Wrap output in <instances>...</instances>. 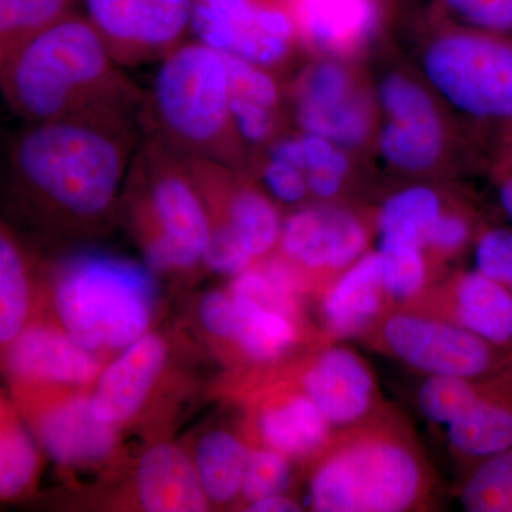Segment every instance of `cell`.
I'll return each mask as SVG.
<instances>
[{
    "label": "cell",
    "mask_w": 512,
    "mask_h": 512,
    "mask_svg": "<svg viewBox=\"0 0 512 512\" xmlns=\"http://www.w3.org/2000/svg\"><path fill=\"white\" fill-rule=\"evenodd\" d=\"M124 69L90 19L77 12L0 63V87L25 124L138 126L146 92Z\"/></svg>",
    "instance_id": "cell-1"
},
{
    "label": "cell",
    "mask_w": 512,
    "mask_h": 512,
    "mask_svg": "<svg viewBox=\"0 0 512 512\" xmlns=\"http://www.w3.org/2000/svg\"><path fill=\"white\" fill-rule=\"evenodd\" d=\"M309 507L318 512H427L439 507L436 470L413 424L392 404L336 430L318 454Z\"/></svg>",
    "instance_id": "cell-2"
},
{
    "label": "cell",
    "mask_w": 512,
    "mask_h": 512,
    "mask_svg": "<svg viewBox=\"0 0 512 512\" xmlns=\"http://www.w3.org/2000/svg\"><path fill=\"white\" fill-rule=\"evenodd\" d=\"M137 126L25 124L8 148L9 175L23 194L74 221L113 208L136 153Z\"/></svg>",
    "instance_id": "cell-3"
},
{
    "label": "cell",
    "mask_w": 512,
    "mask_h": 512,
    "mask_svg": "<svg viewBox=\"0 0 512 512\" xmlns=\"http://www.w3.org/2000/svg\"><path fill=\"white\" fill-rule=\"evenodd\" d=\"M138 126L181 157L249 171L251 156L232 113L227 55L200 40L161 60Z\"/></svg>",
    "instance_id": "cell-4"
},
{
    "label": "cell",
    "mask_w": 512,
    "mask_h": 512,
    "mask_svg": "<svg viewBox=\"0 0 512 512\" xmlns=\"http://www.w3.org/2000/svg\"><path fill=\"white\" fill-rule=\"evenodd\" d=\"M419 72L466 123L488 171L512 153V35L466 28L430 15Z\"/></svg>",
    "instance_id": "cell-5"
},
{
    "label": "cell",
    "mask_w": 512,
    "mask_h": 512,
    "mask_svg": "<svg viewBox=\"0 0 512 512\" xmlns=\"http://www.w3.org/2000/svg\"><path fill=\"white\" fill-rule=\"evenodd\" d=\"M126 180L136 195L148 262L156 269H187L204 261L211 221L187 160L144 137Z\"/></svg>",
    "instance_id": "cell-6"
},
{
    "label": "cell",
    "mask_w": 512,
    "mask_h": 512,
    "mask_svg": "<svg viewBox=\"0 0 512 512\" xmlns=\"http://www.w3.org/2000/svg\"><path fill=\"white\" fill-rule=\"evenodd\" d=\"M153 282L137 266L83 256L63 269L56 303L67 333L83 348H126L146 332Z\"/></svg>",
    "instance_id": "cell-7"
},
{
    "label": "cell",
    "mask_w": 512,
    "mask_h": 512,
    "mask_svg": "<svg viewBox=\"0 0 512 512\" xmlns=\"http://www.w3.org/2000/svg\"><path fill=\"white\" fill-rule=\"evenodd\" d=\"M380 121L372 151L407 181L434 180L457 147L450 111L419 72L386 70L373 83Z\"/></svg>",
    "instance_id": "cell-8"
},
{
    "label": "cell",
    "mask_w": 512,
    "mask_h": 512,
    "mask_svg": "<svg viewBox=\"0 0 512 512\" xmlns=\"http://www.w3.org/2000/svg\"><path fill=\"white\" fill-rule=\"evenodd\" d=\"M286 89L293 127L329 138L359 158L372 151L379 106L357 62L309 56Z\"/></svg>",
    "instance_id": "cell-9"
},
{
    "label": "cell",
    "mask_w": 512,
    "mask_h": 512,
    "mask_svg": "<svg viewBox=\"0 0 512 512\" xmlns=\"http://www.w3.org/2000/svg\"><path fill=\"white\" fill-rule=\"evenodd\" d=\"M360 343L421 376L484 379L512 367V349L494 345L446 320L407 309H387Z\"/></svg>",
    "instance_id": "cell-10"
},
{
    "label": "cell",
    "mask_w": 512,
    "mask_h": 512,
    "mask_svg": "<svg viewBox=\"0 0 512 512\" xmlns=\"http://www.w3.org/2000/svg\"><path fill=\"white\" fill-rule=\"evenodd\" d=\"M191 33L282 77L306 56L299 0H195Z\"/></svg>",
    "instance_id": "cell-11"
},
{
    "label": "cell",
    "mask_w": 512,
    "mask_h": 512,
    "mask_svg": "<svg viewBox=\"0 0 512 512\" xmlns=\"http://www.w3.org/2000/svg\"><path fill=\"white\" fill-rule=\"evenodd\" d=\"M375 238L376 207L309 202L285 218L276 254L302 275L306 286L323 292L372 249Z\"/></svg>",
    "instance_id": "cell-12"
},
{
    "label": "cell",
    "mask_w": 512,
    "mask_h": 512,
    "mask_svg": "<svg viewBox=\"0 0 512 512\" xmlns=\"http://www.w3.org/2000/svg\"><path fill=\"white\" fill-rule=\"evenodd\" d=\"M94 28L123 67L157 62L185 43L195 0H82Z\"/></svg>",
    "instance_id": "cell-13"
},
{
    "label": "cell",
    "mask_w": 512,
    "mask_h": 512,
    "mask_svg": "<svg viewBox=\"0 0 512 512\" xmlns=\"http://www.w3.org/2000/svg\"><path fill=\"white\" fill-rule=\"evenodd\" d=\"M185 160L210 215L211 231L231 229L256 264L274 255L281 241L284 218L254 175L214 161Z\"/></svg>",
    "instance_id": "cell-14"
},
{
    "label": "cell",
    "mask_w": 512,
    "mask_h": 512,
    "mask_svg": "<svg viewBox=\"0 0 512 512\" xmlns=\"http://www.w3.org/2000/svg\"><path fill=\"white\" fill-rule=\"evenodd\" d=\"M397 308L446 320L512 349V293L476 268L448 272Z\"/></svg>",
    "instance_id": "cell-15"
},
{
    "label": "cell",
    "mask_w": 512,
    "mask_h": 512,
    "mask_svg": "<svg viewBox=\"0 0 512 512\" xmlns=\"http://www.w3.org/2000/svg\"><path fill=\"white\" fill-rule=\"evenodd\" d=\"M298 387L335 431L362 423L387 404L369 363L339 342L325 343L302 366Z\"/></svg>",
    "instance_id": "cell-16"
},
{
    "label": "cell",
    "mask_w": 512,
    "mask_h": 512,
    "mask_svg": "<svg viewBox=\"0 0 512 512\" xmlns=\"http://www.w3.org/2000/svg\"><path fill=\"white\" fill-rule=\"evenodd\" d=\"M386 0H299L306 56L357 62L380 33Z\"/></svg>",
    "instance_id": "cell-17"
},
{
    "label": "cell",
    "mask_w": 512,
    "mask_h": 512,
    "mask_svg": "<svg viewBox=\"0 0 512 512\" xmlns=\"http://www.w3.org/2000/svg\"><path fill=\"white\" fill-rule=\"evenodd\" d=\"M227 60L232 113L252 157L292 130L288 89L271 70L234 56Z\"/></svg>",
    "instance_id": "cell-18"
},
{
    "label": "cell",
    "mask_w": 512,
    "mask_h": 512,
    "mask_svg": "<svg viewBox=\"0 0 512 512\" xmlns=\"http://www.w3.org/2000/svg\"><path fill=\"white\" fill-rule=\"evenodd\" d=\"M390 308L393 303L384 282L382 256L372 248L322 292L326 343L359 340Z\"/></svg>",
    "instance_id": "cell-19"
},
{
    "label": "cell",
    "mask_w": 512,
    "mask_h": 512,
    "mask_svg": "<svg viewBox=\"0 0 512 512\" xmlns=\"http://www.w3.org/2000/svg\"><path fill=\"white\" fill-rule=\"evenodd\" d=\"M259 153L271 154L302 170L312 202L357 204L352 192L359 157L329 138L293 127Z\"/></svg>",
    "instance_id": "cell-20"
},
{
    "label": "cell",
    "mask_w": 512,
    "mask_h": 512,
    "mask_svg": "<svg viewBox=\"0 0 512 512\" xmlns=\"http://www.w3.org/2000/svg\"><path fill=\"white\" fill-rule=\"evenodd\" d=\"M165 360L163 340L144 335L128 346L101 375L92 397L93 412L104 423L130 419L146 400Z\"/></svg>",
    "instance_id": "cell-21"
},
{
    "label": "cell",
    "mask_w": 512,
    "mask_h": 512,
    "mask_svg": "<svg viewBox=\"0 0 512 512\" xmlns=\"http://www.w3.org/2000/svg\"><path fill=\"white\" fill-rule=\"evenodd\" d=\"M454 194L434 180L409 181L394 188L376 207L377 248L419 249L426 254L430 229Z\"/></svg>",
    "instance_id": "cell-22"
},
{
    "label": "cell",
    "mask_w": 512,
    "mask_h": 512,
    "mask_svg": "<svg viewBox=\"0 0 512 512\" xmlns=\"http://www.w3.org/2000/svg\"><path fill=\"white\" fill-rule=\"evenodd\" d=\"M256 423L265 446L291 460L315 458L335 433L318 406L299 387L269 400Z\"/></svg>",
    "instance_id": "cell-23"
},
{
    "label": "cell",
    "mask_w": 512,
    "mask_h": 512,
    "mask_svg": "<svg viewBox=\"0 0 512 512\" xmlns=\"http://www.w3.org/2000/svg\"><path fill=\"white\" fill-rule=\"evenodd\" d=\"M141 504L151 512L208 510V495L197 466L177 447L161 444L147 451L137 476Z\"/></svg>",
    "instance_id": "cell-24"
},
{
    "label": "cell",
    "mask_w": 512,
    "mask_h": 512,
    "mask_svg": "<svg viewBox=\"0 0 512 512\" xmlns=\"http://www.w3.org/2000/svg\"><path fill=\"white\" fill-rule=\"evenodd\" d=\"M9 365L20 376L59 383H86L99 370L89 349L70 335L46 328L20 332L13 340Z\"/></svg>",
    "instance_id": "cell-25"
},
{
    "label": "cell",
    "mask_w": 512,
    "mask_h": 512,
    "mask_svg": "<svg viewBox=\"0 0 512 512\" xmlns=\"http://www.w3.org/2000/svg\"><path fill=\"white\" fill-rule=\"evenodd\" d=\"M40 434L47 453L64 464L96 463L109 454L114 441L111 424L94 414L92 399L83 397L47 414Z\"/></svg>",
    "instance_id": "cell-26"
},
{
    "label": "cell",
    "mask_w": 512,
    "mask_h": 512,
    "mask_svg": "<svg viewBox=\"0 0 512 512\" xmlns=\"http://www.w3.org/2000/svg\"><path fill=\"white\" fill-rule=\"evenodd\" d=\"M227 339L234 340L249 359L271 363L298 343L299 330L295 316L231 292Z\"/></svg>",
    "instance_id": "cell-27"
},
{
    "label": "cell",
    "mask_w": 512,
    "mask_h": 512,
    "mask_svg": "<svg viewBox=\"0 0 512 512\" xmlns=\"http://www.w3.org/2000/svg\"><path fill=\"white\" fill-rule=\"evenodd\" d=\"M484 220L473 201L457 192L454 194L431 227L426 241V255L436 281L451 272V265L458 259L473 252Z\"/></svg>",
    "instance_id": "cell-28"
},
{
    "label": "cell",
    "mask_w": 512,
    "mask_h": 512,
    "mask_svg": "<svg viewBox=\"0 0 512 512\" xmlns=\"http://www.w3.org/2000/svg\"><path fill=\"white\" fill-rule=\"evenodd\" d=\"M80 0H0V63L79 12Z\"/></svg>",
    "instance_id": "cell-29"
},
{
    "label": "cell",
    "mask_w": 512,
    "mask_h": 512,
    "mask_svg": "<svg viewBox=\"0 0 512 512\" xmlns=\"http://www.w3.org/2000/svg\"><path fill=\"white\" fill-rule=\"evenodd\" d=\"M251 450L225 431H212L197 448L202 487L215 503H227L242 491Z\"/></svg>",
    "instance_id": "cell-30"
},
{
    "label": "cell",
    "mask_w": 512,
    "mask_h": 512,
    "mask_svg": "<svg viewBox=\"0 0 512 512\" xmlns=\"http://www.w3.org/2000/svg\"><path fill=\"white\" fill-rule=\"evenodd\" d=\"M458 501L468 512H512V447L463 471Z\"/></svg>",
    "instance_id": "cell-31"
},
{
    "label": "cell",
    "mask_w": 512,
    "mask_h": 512,
    "mask_svg": "<svg viewBox=\"0 0 512 512\" xmlns=\"http://www.w3.org/2000/svg\"><path fill=\"white\" fill-rule=\"evenodd\" d=\"M417 389V407L430 423L450 426L477 402L483 379L423 376ZM485 379V377H484Z\"/></svg>",
    "instance_id": "cell-32"
},
{
    "label": "cell",
    "mask_w": 512,
    "mask_h": 512,
    "mask_svg": "<svg viewBox=\"0 0 512 512\" xmlns=\"http://www.w3.org/2000/svg\"><path fill=\"white\" fill-rule=\"evenodd\" d=\"M29 292L25 266L12 238H0V340L12 342L28 316Z\"/></svg>",
    "instance_id": "cell-33"
},
{
    "label": "cell",
    "mask_w": 512,
    "mask_h": 512,
    "mask_svg": "<svg viewBox=\"0 0 512 512\" xmlns=\"http://www.w3.org/2000/svg\"><path fill=\"white\" fill-rule=\"evenodd\" d=\"M431 15L466 28L512 35V0H434Z\"/></svg>",
    "instance_id": "cell-34"
},
{
    "label": "cell",
    "mask_w": 512,
    "mask_h": 512,
    "mask_svg": "<svg viewBox=\"0 0 512 512\" xmlns=\"http://www.w3.org/2000/svg\"><path fill=\"white\" fill-rule=\"evenodd\" d=\"M37 456L32 440L20 427H3L0 440V494L3 498L22 493L32 480Z\"/></svg>",
    "instance_id": "cell-35"
},
{
    "label": "cell",
    "mask_w": 512,
    "mask_h": 512,
    "mask_svg": "<svg viewBox=\"0 0 512 512\" xmlns=\"http://www.w3.org/2000/svg\"><path fill=\"white\" fill-rule=\"evenodd\" d=\"M291 483V458L268 447L251 451L242 484V494L249 504L269 495L285 494Z\"/></svg>",
    "instance_id": "cell-36"
},
{
    "label": "cell",
    "mask_w": 512,
    "mask_h": 512,
    "mask_svg": "<svg viewBox=\"0 0 512 512\" xmlns=\"http://www.w3.org/2000/svg\"><path fill=\"white\" fill-rule=\"evenodd\" d=\"M476 269L512 293V227L484 220L473 247Z\"/></svg>",
    "instance_id": "cell-37"
},
{
    "label": "cell",
    "mask_w": 512,
    "mask_h": 512,
    "mask_svg": "<svg viewBox=\"0 0 512 512\" xmlns=\"http://www.w3.org/2000/svg\"><path fill=\"white\" fill-rule=\"evenodd\" d=\"M204 264L218 274L239 275L255 266L256 261L235 232L228 228H215L211 231Z\"/></svg>",
    "instance_id": "cell-38"
},
{
    "label": "cell",
    "mask_w": 512,
    "mask_h": 512,
    "mask_svg": "<svg viewBox=\"0 0 512 512\" xmlns=\"http://www.w3.org/2000/svg\"><path fill=\"white\" fill-rule=\"evenodd\" d=\"M488 174H490L491 183L494 185L500 210L512 227V153L497 161L490 168Z\"/></svg>",
    "instance_id": "cell-39"
},
{
    "label": "cell",
    "mask_w": 512,
    "mask_h": 512,
    "mask_svg": "<svg viewBox=\"0 0 512 512\" xmlns=\"http://www.w3.org/2000/svg\"><path fill=\"white\" fill-rule=\"evenodd\" d=\"M248 511L252 512H299L302 505L285 494L269 495L249 504Z\"/></svg>",
    "instance_id": "cell-40"
}]
</instances>
